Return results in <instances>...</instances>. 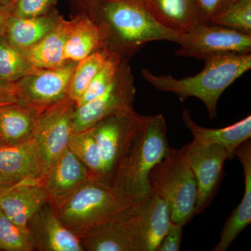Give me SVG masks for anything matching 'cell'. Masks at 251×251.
I'll use <instances>...</instances> for the list:
<instances>
[{
    "instance_id": "11",
    "label": "cell",
    "mask_w": 251,
    "mask_h": 251,
    "mask_svg": "<svg viewBox=\"0 0 251 251\" xmlns=\"http://www.w3.org/2000/svg\"><path fill=\"white\" fill-rule=\"evenodd\" d=\"M76 62H67L54 69H39L15 82L20 103L39 108L69 99V85Z\"/></svg>"
},
{
    "instance_id": "40",
    "label": "cell",
    "mask_w": 251,
    "mask_h": 251,
    "mask_svg": "<svg viewBox=\"0 0 251 251\" xmlns=\"http://www.w3.org/2000/svg\"><path fill=\"white\" fill-rule=\"evenodd\" d=\"M143 1H145V2H146L147 0H143Z\"/></svg>"
},
{
    "instance_id": "19",
    "label": "cell",
    "mask_w": 251,
    "mask_h": 251,
    "mask_svg": "<svg viewBox=\"0 0 251 251\" xmlns=\"http://www.w3.org/2000/svg\"><path fill=\"white\" fill-rule=\"evenodd\" d=\"M44 109L20 102L0 107V138L3 143L18 145L31 140Z\"/></svg>"
},
{
    "instance_id": "37",
    "label": "cell",
    "mask_w": 251,
    "mask_h": 251,
    "mask_svg": "<svg viewBox=\"0 0 251 251\" xmlns=\"http://www.w3.org/2000/svg\"><path fill=\"white\" fill-rule=\"evenodd\" d=\"M0 90L15 91L16 92V85L13 82H7L0 79Z\"/></svg>"
},
{
    "instance_id": "3",
    "label": "cell",
    "mask_w": 251,
    "mask_h": 251,
    "mask_svg": "<svg viewBox=\"0 0 251 251\" xmlns=\"http://www.w3.org/2000/svg\"><path fill=\"white\" fill-rule=\"evenodd\" d=\"M169 148L166 119L161 114L150 116L112 176V187L130 206L142 202L151 194L149 181L150 171Z\"/></svg>"
},
{
    "instance_id": "15",
    "label": "cell",
    "mask_w": 251,
    "mask_h": 251,
    "mask_svg": "<svg viewBox=\"0 0 251 251\" xmlns=\"http://www.w3.org/2000/svg\"><path fill=\"white\" fill-rule=\"evenodd\" d=\"M49 197L40 179L18 181L0 194V209L13 222L27 228L32 216L40 210Z\"/></svg>"
},
{
    "instance_id": "16",
    "label": "cell",
    "mask_w": 251,
    "mask_h": 251,
    "mask_svg": "<svg viewBox=\"0 0 251 251\" xmlns=\"http://www.w3.org/2000/svg\"><path fill=\"white\" fill-rule=\"evenodd\" d=\"M0 173L14 184L42 177L44 165L32 139L18 145H0Z\"/></svg>"
},
{
    "instance_id": "24",
    "label": "cell",
    "mask_w": 251,
    "mask_h": 251,
    "mask_svg": "<svg viewBox=\"0 0 251 251\" xmlns=\"http://www.w3.org/2000/svg\"><path fill=\"white\" fill-rule=\"evenodd\" d=\"M121 218L99 225L80 236L84 250L132 251Z\"/></svg>"
},
{
    "instance_id": "38",
    "label": "cell",
    "mask_w": 251,
    "mask_h": 251,
    "mask_svg": "<svg viewBox=\"0 0 251 251\" xmlns=\"http://www.w3.org/2000/svg\"><path fill=\"white\" fill-rule=\"evenodd\" d=\"M14 1V0H0V6H10Z\"/></svg>"
},
{
    "instance_id": "9",
    "label": "cell",
    "mask_w": 251,
    "mask_h": 251,
    "mask_svg": "<svg viewBox=\"0 0 251 251\" xmlns=\"http://www.w3.org/2000/svg\"><path fill=\"white\" fill-rule=\"evenodd\" d=\"M75 103L69 99L50 105L41 111L31 139L44 167V173L68 149L74 132Z\"/></svg>"
},
{
    "instance_id": "30",
    "label": "cell",
    "mask_w": 251,
    "mask_h": 251,
    "mask_svg": "<svg viewBox=\"0 0 251 251\" xmlns=\"http://www.w3.org/2000/svg\"><path fill=\"white\" fill-rule=\"evenodd\" d=\"M0 251H33L27 228L13 222L0 209Z\"/></svg>"
},
{
    "instance_id": "4",
    "label": "cell",
    "mask_w": 251,
    "mask_h": 251,
    "mask_svg": "<svg viewBox=\"0 0 251 251\" xmlns=\"http://www.w3.org/2000/svg\"><path fill=\"white\" fill-rule=\"evenodd\" d=\"M130 206L111 184L92 178L55 209L62 224L79 237L99 225L120 219Z\"/></svg>"
},
{
    "instance_id": "22",
    "label": "cell",
    "mask_w": 251,
    "mask_h": 251,
    "mask_svg": "<svg viewBox=\"0 0 251 251\" xmlns=\"http://www.w3.org/2000/svg\"><path fill=\"white\" fill-rule=\"evenodd\" d=\"M61 18L62 16L54 9L37 17L18 18L11 15L4 35L11 45L23 50L49 34Z\"/></svg>"
},
{
    "instance_id": "23",
    "label": "cell",
    "mask_w": 251,
    "mask_h": 251,
    "mask_svg": "<svg viewBox=\"0 0 251 251\" xmlns=\"http://www.w3.org/2000/svg\"><path fill=\"white\" fill-rule=\"evenodd\" d=\"M146 4L158 22L178 35L199 23L196 0H147Z\"/></svg>"
},
{
    "instance_id": "7",
    "label": "cell",
    "mask_w": 251,
    "mask_h": 251,
    "mask_svg": "<svg viewBox=\"0 0 251 251\" xmlns=\"http://www.w3.org/2000/svg\"><path fill=\"white\" fill-rule=\"evenodd\" d=\"M121 219L132 251H156L172 224L168 204L153 193L130 206Z\"/></svg>"
},
{
    "instance_id": "14",
    "label": "cell",
    "mask_w": 251,
    "mask_h": 251,
    "mask_svg": "<svg viewBox=\"0 0 251 251\" xmlns=\"http://www.w3.org/2000/svg\"><path fill=\"white\" fill-rule=\"evenodd\" d=\"M90 172L69 148L46 170L41 181L49 202L57 207L77 188L92 179Z\"/></svg>"
},
{
    "instance_id": "39",
    "label": "cell",
    "mask_w": 251,
    "mask_h": 251,
    "mask_svg": "<svg viewBox=\"0 0 251 251\" xmlns=\"http://www.w3.org/2000/svg\"><path fill=\"white\" fill-rule=\"evenodd\" d=\"M4 145V143H3L2 140H1V138H0V145Z\"/></svg>"
},
{
    "instance_id": "33",
    "label": "cell",
    "mask_w": 251,
    "mask_h": 251,
    "mask_svg": "<svg viewBox=\"0 0 251 251\" xmlns=\"http://www.w3.org/2000/svg\"><path fill=\"white\" fill-rule=\"evenodd\" d=\"M183 226L172 222L171 227L160 242L156 251H178L182 239Z\"/></svg>"
},
{
    "instance_id": "34",
    "label": "cell",
    "mask_w": 251,
    "mask_h": 251,
    "mask_svg": "<svg viewBox=\"0 0 251 251\" xmlns=\"http://www.w3.org/2000/svg\"><path fill=\"white\" fill-rule=\"evenodd\" d=\"M18 97L15 91L0 90V107L18 103Z\"/></svg>"
},
{
    "instance_id": "32",
    "label": "cell",
    "mask_w": 251,
    "mask_h": 251,
    "mask_svg": "<svg viewBox=\"0 0 251 251\" xmlns=\"http://www.w3.org/2000/svg\"><path fill=\"white\" fill-rule=\"evenodd\" d=\"M237 0H196L199 23H209L211 18Z\"/></svg>"
},
{
    "instance_id": "36",
    "label": "cell",
    "mask_w": 251,
    "mask_h": 251,
    "mask_svg": "<svg viewBox=\"0 0 251 251\" xmlns=\"http://www.w3.org/2000/svg\"><path fill=\"white\" fill-rule=\"evenodd\" d=\"M13 184H14V183L11 182L7 178L5 177L4 175L0 173V194H1Z\"/></svg>"
},
{
    "instance_id": "21",
    "label": "cell",
    "mask_w": 251,
    "mask_h": 251,
    "mask_svg": "<svg viewBox=\"0 0 251 251\" xmlns=\"http://www.w3.org/2000/svg\"><path fill=\"white\" fill-rule=\"evenodd\" d=\"M69 30V21L62 17L49 34L22 50L26 58L36 69H54L64 65L69 62L66 60L64 54Z\"/></svg>"
},
{
    "instance_id": "10",
    "label": "cell",
    "mask_w": 251,
    "mask_h": 251,
    "mask_svg": "<svg viewBox=\"0 0 251 251\" xmlns=\"http://www.w3.org/2000/svg\"><path fill=\"white\" fill-rule=\"evenodd\" d=\"M135 87L130 68L123 61L113 82L104 93L75 108L73 117L74 131L92 128L112 114L133 107Z\"/></svg>"
},
{
    "instance_id": "5",
    "label": "cell",
    "mask_w": 251,
    "mask_h": 251,
    "mask_svg": "<svg viewBox=\"0 0 251 251\" xmlns=\"http://www.w3.org/2000/svg\"><path fill=\"white\" fill-rule=\"evenodd\" d=\"M151 193L168 204L173 223L184 226L196 214L197 185L182 148H170L149 175Z\"/></svg>"
},
{
    "instance_id": "35",
    "label": "cell",
    "mask_w": 251,
    "mask_h": 251,
    "mask_svg": "<svg viewBox=\"0 0 251 251\" xmlns=\"http://www.w3.org/2000/svg\"><path fill=\"white\" fill-rule=\"evenodd\" d=\"M11 15V6H0V36L4 35L6 23Z\"/></svg>"
},
{
    "instance_id": "25",
    "label": "cell",
    "mask_w": 251,
    "mask_h": 251,
    "mask_svg": "<svg viewBox=\"0 0 251 251\" xmlns=\"http://www.w3.org/2000/svg\"><path fill=\"white\" fill-rule=\"evenodd\" d=\"M68 148L82 162L92 177L106 182L101 154L91 129L73 132Z\"/></svg>"
},
{
    "instance_id": "13",
    "label": "cell",
    "mask_w": 251,
    "mask_h": 251,
    "mask_svg": "<svg viewBox=\"0 0 251 251\" xmlns=\"http://www.w3.org/2000/svg\"><path fill=\"white\" fill-rule=\"evenodd\" d=\"M27 229L34 251H85L79 237L62 224L49 202L29 220Z\"/></svg>"
},
{
    "instance_id": "26",
    "label": "cell",
    "mask_w": 251,
    "mask_h": 251,
    "mask_svg": "<svg viewBox=\"0 0 251 251\" xmlns=\"http://www.w3.org/2000/svg\"><path fill=\"white\" fill-rule=\"evenodd\" d=\"M39 69L31 65L21 50L0 36V79L15 83Z\"/></svg>"
},
{
    "instance_id": "1",
    "label": "cell",
    "mask_w": 251,
    "mask_h": 251,
    "mask_svg": "<svg viewBox=\"0 0 251 251\" xmlns=\"http://www.w3.org/2000/svg\"><path fill=\"white\" fill-rule=\"evenodd\" d=\"M87 1L93 11L92 18L101 31L104 47L118 54L123 61L150 41L177 44L179 35L158 22L143 0Z\"/></svg>"
},
{
    "instance_id": "12",
    "label": "cell",
    "mask_w": 251,
    "mask_h": 251,
    "mask_svg": "<svg viewBox=\"0 0 251 251\" xmlns=\"http://www.w3.org/2000/svg\"><path fill=\"white\" fill-rule=\"evenodd\" d=\"M182 150L197 185L196 214L209 204L221 179L225 162L229 159L228 154L222 147L194 140Z\"/></svg>"
},
{
    "instance_id": "17",
    "label": "cell",
    "mask_w": 251,
    "mask_h": 251,
    "mask_svg": "<svg viewBox=\"0 0 251 251\" xmlns=\"http://www.w3.org/2000/svg\"><path fill=\"white\" fill-rule=\"evenodd\" d=\"M242 163L244 174V197L237 207L231 214L225 225L221 239L214 251H226L236 238L251 222V143L250 140L244 142L234 151Z\"/></svg>"
},
{
    "instance_id": "2",
    "label": "cell",
    "mask_w": 251,
    "mask_h": 251,
    "mask_svg": "<svg viewBox=\"0 0 251 251\" xmlns=\"http://www.w3.org/2000/svg\"><path fill=\"white\" fill-rule=\"evenodd\" d=\"M205 63L197 75L176 79L171 75H157L147 69L142 76L156 90L172 92L181 101L189 97L202 100L211 120L216 117L217 104L221 95L229 86L251 68V53L225 52L203 59Z\"/></svg>"
},
{
    "instance_id": "27",
    "label": "cell",
    "mask_w": 251,
    "mask_h": 251,
    "mask_svg": "<svg viewBox=\"0 0 251 251\" xmlns=\"http://www.w3.org/2000/svg\"><path fill=\"white\" fill-rule=\"evenodd\" d=\"M110 52L106 48H102L77 62L69 85V99L70 100L75 103L80 98L94 75L108 58Z\"/></svg>"
},
{
    "instance_id": "31",
    "label": "cell",
    "mask_w": 251,
    "mask_h": 251,
    "mask_svg": "<svg viewBox=\"0 0 251 251\" xmlns=\"http://www.w3.org/2000/svg\"><path fill=\"white\" fill-rule=\"evenodd\" d=\"M59 0H14L11 6V16L31 18L50 12Z\"/></svg>"
},
{
    "instance_id": "20",
    "label": "cell",
    "mask_w": 251,
    "mask_h": 251,
    "mask_svg": "<svg viewBox=\"0 0 251 251\" xmlns=\"http://www.w3.org/2000/svg\"><path fill=\"white\" fill-rule=\"evenodd\" d=\"M102 48H104L103 35L93 18L80 14L69 21L64 51L66 60L79 62Z\"/></svg>"
},
{
    "instance_id": "18",
    "label": "cell",
    "mask_w": 251,
    "mask_h": 251,
    "mask_svg": "<svg viewBox=\"0 0 251 251\" xmlns=\"http://www.w3.org/2000/svg\"><path fill=\"white\" fill-rule=\"evenodd\" d=\"M182 120L186 128L192 133L193 140L198 143L222 147L227 151L229 159L234 158V151L238 147L251 139V115L222 128H208L198 125L186 109L183 110Z\"/></svg>"
},
{
    "instance_id": "29",
    "label": "cell",
    "mask_w": 251,
    "mask_h": 251,
    "mask_svg": "<svg viewBox=\"0 0 251 251\" xmlns=\"http://www.w3.org/2000/svg\"><path fill=\"white\" fill-rule=\"evenodd\" d=\"M209 23L251 35V0H237L211 18Z\"/></svg>"
},
{
    "instance_id": "28",
    "label": "cell",
    "mask_w": 251,
    "mask_h": 251,
    "mask_svg": "<svg viewBox=\"0 0 251 251\" xmlns=\"http://www.w3.org/2000/svg\"><path fill=\"white\" fill-rule=\"evenodd\" d=\"M122 62L123 60L118 54L110 52L103 66L75 102V106L88 103L104 93L115 80Z\"/></svg>"
},
{
    "instance_id": "8",
    "label": "cell",
    "mask_w": 251,
    "mask_h": 251,
    "mask_svg": "<svg viewBox=\"0 0 251 251\" xmlns=\"http://www.w3.org/2000/svg\"><path fill=\"white\" fill-rule=\"evenodd\" d=\"M180 48L175 54L203 60L225 52L251 53V35L212 23H198L190 30L179 34Z\"/></svg>"
},
{
    "instance_id": "6",
    "label": "cell",
    "mask_w": 251,
    "mask_h": 251,
    "mask_svg": "<svg viewBox=\"0 0 251 251\" xmlns=\"http://www.w3.org/2000/svg\"><path fill=\"white\" fill-rule=\"evenodd\" d=\"M150 119V116L140 115L132 107L105 117L90 128L100 150L104 176L108 184H111L120 160Z\"/></svg>"
}]
</instances>
